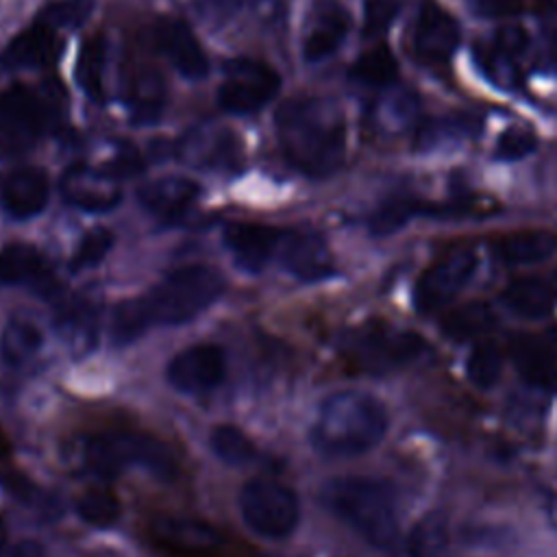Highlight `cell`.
<instances>
[{"label": "cell", "instance_id": "obj_42", "mask_svg": "<svg viewBox=\"0 0 557 557\" xmlns=\"http://www.w3.org/2000/svg\"><path fill=\"white\" fill-rule=\"evenodd\" d=\"M537 146V137L529 128H507L496 141V157L503 161H520L529 157Z\"/></svg>", "mask_w": 557, "mask_h": 557}, {"label": "cell", "instance_id": "obj_16", "mask_svg": "<svg viewBox=\"0 0 557 557\" xmlns=\"http://www.w3.org/2000/svg\"><path fill=\"white\" fill-rule=\"evenodd\" d=\"M0 285H28L54 300L61 296V287L46 257L35 246L22 242L0 248Z\"/></svg>", "mask_w": 557, "mask_h": 557}, {"label": "cell", "instance_id": "obj_19", "mask_svg": "<svg viewBox=\"0 0 557 557\" xmlns=\"http://www.w3.org/2000/svg\"><path fill=\"white\" fill-rule=\"evenodd\" d=\"M459 24L435 2H424L416 28H413V50L420 59L431 63H444L453 57L459 46Z\"/></svg>", "mask_w": 557, "mask_h": 557}, {"label": "cell", "instance_id": "obj_30", "mask_svg": "<svg viewBox=\"0 0 557 557\" xmlns=\"http://www.w3.org/2000/svg\"><path fill=\"white\" fill-rule=\"evenodd\" d=\"M557 250V235L548 231H522L496 244L498 257L509 265H531L548 259Z\"/></svg>", "mask_w": 557, "mask_h": 557}, {"label": "cell", "instance_id": "obj_38", "mask_svg": "<svg viewBox=\"0 0 557 557\" xmlns=\"http://www.w3.org/2000/svg\"><path fill=\"white\" fill-rule=\"evenodd\" d=\"M503 370V355L494 344H479L468 361H466V374L472 385L487 389L492 387Z\"/></svg>", "mask_w": 557, "mask_h": 557}, {"label": "cell", "instance_id": "obj_1", "mask_svg": "<svg viewBox=\"0 0 557 557\" xmlns=\"http://www.w3.org/2000/svg\"><path fill=\"white\" fill-rule=\"evenodd\" d=\"M224 276L211 265H183L165 274L148 294L124 300L111 318L117 346L139 339L152 326L185 324L209 309L224 292Z\"/></svg>", "mask_w": 557, "mask_h": 557}, {"label": "cell", "instance_id": "obj_10", "mask_svg": "<svg viewBox=\"0 0 557 557\" xmlns=\"http://www.w3.org/2000/svg\"><path fill=\"white\" fill-rule=\"evenodd\" d=\"M226 376V355L218 344H196L178 355L165 368L168 383L183 394H207L222 385Z\"/></svg>", "mask_w": 557, "mask_h": 557}, {"label": "cell", "instance_id": "obj_4", "mask_svg": "<svg viewBox=\"0 0 557 557\" xmlns=\"http://www.w3.org/2000/svg\"><path fill=\"white\" fill-rule=\"evenodd\" d=\"M322 503L366 542L392 548L398 540L394 492L370 476H335L322 487Z\"/></svg>", "mask_w": 557, "mask_h": 557}, {"label": "cell", "instance_id": "obj_17", "mask_svg": "<svg viewBox=\"0 0 557 557\" xmlns=\"http://www.w3.org/2000/svg\"><path fill=\"white\" fill-rule=\"evenodd\" d=\"M350 30V15L337 0H320L313 4L302 35V59L320 63L337 52Z\"/></svg>", "mask_w": 557, "mask_h": 557}, {"label": "cell", "instance_id": "obj_6", "mask_svg": "<svg viewBox=\"0 0 557 557\" xmlns=\"http://www.w3.org/2000/svg\"><path fill=\"white\" fill-rule=\"evenodd\" d=\"M239 511L246 524L268 540L287 537L300 520V503L294 490L265 476L250 479L242 487Z\"/></svg>", "mask_w": 557, "mask_h": 557}, {"label": "cell", "instance_id": "obj_34", "mask_svg": "<svg viewBox=\"0 0 557 557\" xmlns=\"http://www.w3.org/2000/svg\"><path fill=\"white\" fill-rule=\"evenodd\" d=\"M448 544V522L440 513L424 516L407 537L409 557H440Z\"/></svg>", "mask_w": 557, "mask_h": 557}, {"label": "cell", "instance_id": "obj_40", "mask_svg": "<svg viewBox=\"0 0 557 557\" xmlns=\"http://www.w3.org/2000/svg\"><path fill=\"white\" fill-rule=\"evenodd\" d=\"M94 11V0H57L48 4L41 13V24L52 30L59 28H78L87 22Z\"/></svg>", "mask_w": 557, "mask_h": 557}, {"label": "cell", "instance_id": "obj_23", "mask_svg": "<svg viewBox=\"0 0 557 557\" xmlns=\"http://www.w3.org/2000/svg\"><path fill=\"white\" fill-rule=\"evenodd\" d=\"M54 329L74 355L89 352L98 342V309L83 296L57 298Z\"/></svg>", "mask_w": 557, "mask_h": 557}, {"label": "cell", "instance_id": "obj_43", "mask_svg": "<svg viewBox=\"0 0 557 557\" xmlns=\"http://www.w3.org/2000/svg\"><path fill=\"white\" fill-rule=\"evenodd\" d=\"M398 13L396 0H366L363 7V37H381Z\"/></svg>", "mask_w": 557, "mask_h": 557}, {"label": "cell", "instance_id": "obj_27", "mask_svg": "<svg viewBox=\"0 0 557 557\" xmlns=\"http://www.w3.org/2000/svg\"><path fill=\"white\" fill-rule=\"evenodd\" d=\"M46 337L41 326L28 315H13L0 339V352L7 366L26 368L30 366L44 350Z\"/></svg>", "mask_w": 557, "mask_h": 557}, {"label": "cell", "instance_id": "obj_22", "mask_svg": "<svg viewBox=\"0 0 557 557\" xmlns=\"http://www.w3.org/2000/svg\"><path fill=\"white\" fill-rule=\"evenodd\" d=\"M48 176L37 168H15L0 183L4 211L15 220H30L48 205Z\"/></svg>", "mask_w": 557, "mask_h": 557}, {"label": "cell", "instance_id": "obj_37", "mask_svg": "<svg viewBox=\"0 0 557 557\" xmlns=\"http://www.w3.org/2000/svg\"><path fill=\"white\" fill-rule=\"evenodd\" d=\"M76 511L81 520H85L91 527L104 529L117 522L120 518V503L115 494L107 487H87L76 498Z\"/></svg>", "mask_w": 557, "mask_h": 557}, {"label": "cell", "instance_id": "obj_32", "mask_svg": "<svg viewBox=\"0 0 557 557\" xmlns=\"http://www.w3.org/2000/svg\"><path fill=\"white\" fill-rule=\"evenodd\" d=\"M398 76V63L392 50L383 44L366 50L350 67V78L368 87H387Z\"/></svg>", "mask_w": 557, "mask_h": 557}, {"label": "cell", "instance_id": "obj_12", "mask_svg": "<svg viewBox=\"0 0 557 557\" xmlns=\"http://www.w3.org/2000/svg\"><path fill=\"white\" fill-rule=\"evenodd\" d=\"M150 535L163 550L181 557L211 555L222 544L215 527L189 516H157L150 522Z\"/></svg>", "mask_w": 557, "mask_h": 557}, {"label": "cell", "instance_id": "obj_39", "mask_svg": "<svg viewBox=\"0 0 557 557\" xmlns=\"http://www.w3.org/2000/svg\"><path fill=\"white\" fill-rule=\"evenodd\" d=\"M111 246H113V233L109 228H104V226L89 228L81 237V242H78V246H76V250L70 259V270L72 272H83V270H89V268L98 265L107 257Z\"/></svg>", "mask_w": 557, "mask_h": 557}, {"label": "cell", "instance_id": "obj_13", "mask_svg": "<svg viewBox=\"0 0 557 557\" xmlns=\"http://www.w3.org/2000/svg\"><path fill=\"white\" fill-rule=\"evenodd\" d=\"M44 133L35 100L24 85H13L0 94V152L17 154L28 150Z\"/></svg>", "mask_w": 557, "mask_h": 557}, {"label": "cell", "instance_id": "obj_31", "mask_svg": "<svg viewBox=\"0 0 557 557\" xmlns=\"http://www.w3.org/2000/svg\"><path fill=\"white\" fill-rule=\"evenodd\" d=\"M104 65H107V41L102 35L89 37L76 59V83L85 96L94 102L104 98Z\"/></svg>", "mask_w": 557, "mask_h": 557}, {"label": "cell", "instance_id": "obj_15", "mask_svg": "<svg viewBox=\"0 0 557 557\" xmlns=\"http://www.w3.org/2000/svg\"><path fill=\"white\" fill-rule=\"evenodd\" d=\"M281 265L305 283L335 274V261L324 237L313 231H283L278 246Z\"/></svg>", "mask_w": 557, "mask_h": 557}, {"label": "cell", "instance_id": "obj_21", "mask_svg": "<svg viewBox=\"0 0 557 557\" xmlns=\"http://www.w3.org/2000/svg\"><path fill=\"white\" fill-rule=\"evenodd\" d=\"M509 352L518 374L529 385L557 392V342L537 335H516Z\"/></svg>", "mask_w": 557, "mask_h": 557}, {"label": "cell", "instance_id": "obj_35", "mask_svg": "<svg viewBox=\"0 0 557 557\" xmlns=\"http://www.w3.org/2000/svg\"><path fill=\"white\" fill-rule=\"evenodd\" d=\"M494 322H496V318L485 302H472V305H466V307L453 311L444 320L442 331L450 339L463 342V339H470V337H476V335L490 331L494 326Z\"/></svg>", "mask_w": 557, "mask_h": 557}, {"label": "cell", "instance_id": "obj_11", "mask_svg": "<svg viewBox=\"0 0 557 557\" xmlns=\"http://www.w3.org/2000/svg\"><path fill=\"white\" fill-rule=\"evenodd\" d=\"M183 163L209 172H235L242 161L237 137L222 126H196L176 146Z\"/></svg>", "mask_w": 557, "mask_h": 557}, {"label": "cell", "instance_id": "obj_24", "mask_svg": "<svg viewBox=\"0 0 557 557\" xmlns=\"http://www.w3.org/2000/svg\"><path fill=\"white\" fill-rule=\"evenodd\" d=\"M202 194L200 185L183 176H161L137 189L139 205L157 218L170 220L187 213L198 196Z\"/></svg>", "mask_w": 557, "mask_h": 557}, {"label": "cell", "instance_id": "obj_41", "mask_svg": "<svg viewBox=\"0 0 557 557\" xmlns=\"http://www.w3.org/2000/svg\"><path fill=\"white\" fill-rule=\"evenodd\" d=\"M476 63L490 81H496L500 87H513L518 83V67L511 54L503 52L494 44L476 50Z\"/></svg>", "mask_w": 557, "mask_h": 557}, {"label": "cell", "instance_id": "obj_5", "mask_svg": "<svg viewBox=\"0 0 557 557\" xmlns=\"http://www.w3.org/2000/svg\"><path fill=\"white\" fill-rule=\"evenodd\" d=\"M83 459L87 468L102 479H113L131 466H141L163 481L174 479L178 472L176 455L168 444L148 433L135 431H109L94 435L83 448Z\"/></svg>", "mask_w": 557, "mask_h": 557}, {"label": "cell", "instance_id": "obj_26", "mask_svg": "<svg viewBox=\"0 0 557 557\" xmlns=\"http://www.w3.org/2000/svg\"><path fill=\"white\" fill-rule=\"evenodd\" d=\"M196 11L215 28L237 20L274 24L283 15L278 0H196Z\"/></svg>", "mask_w": 557, "mask_h": 557}, {"label": "cell", "instance_id": "obj_33", "mask_svg": "<svg viewBox=\"0 0 557 557\" xmlns=\"http://www.w3.org/2000/svg\"><path fill=\"white\" fill-rule=\"evenodd\" d=\"M420 211H424V207L418 198L407 194L389 196L368 215V231L376 237L392 235Z\"/></svg>", "mask_w": 557, "mask_h": 557}, {"label": "cell", "instance_id": "obj_44", "mask_svg": "<svg viewBox=\"0 0 557 557\" xmlns=\"http://www.w3.org/2000/svg\"><path fill=\"white\" fill-rule=\"evenodd\" d=\"M100 170L107 172V174L113 176V178H124V176H135L137 172L144 170V165H141V157L137 154L135 146L122 144V146L113 152V157H111Z\"/></svg>", "mask_w": 557, "mask_h": 557}, {"label": "cell", "instance_id": "obj_46", "mask_svg": "<svg viewBox=\"0 0 557 557\" xmlns=\"http://www.w3.org/2000/svg\"><path fill=\"white\" fill-rule=\"evenodd\" d=\"M476 4L485 13H503V11H509L511 7H516L518 0H476Z\"/></svg>", "mask_w": 557, "mask_h": 557}, {"label": "cell", "instance_id": "obj_9", "mask_svg": "<svg viewBox=\"0 0 557 557\" xmlns=\"http://www.w3.org/2000/svg\"><path fill=\"white\" fill-rule=\"evenodd\" d=\"M476 270V252L472 248H455L440 257L418 278L413 289V307L420 313H433L453 302L468 285Z\"/></svg>", "mask_w": 557, "mask_h": 557}, {"label": "cell", "instance_id": "obj_49", "mask_svg": "<svg viewBox=\"0 0 557 557\" xmlns=\"http://www.w3.org/2000/svg\"><path fill=\"white\" fill-rule=\"evenodd\" d=\"M4 544H7V529H4V524L0 522V555H2V550H4Z\"/></svg>", "mask_w": 557, "mask_h": 557}, {"label": "cell", "instance_id": "obj_25", "mask_svg": "<svg viewBox=\"0 0 557 557\" xmlns=\"http://www.w3.org/2000/svg\"><path fill=\"white\" fill-rule=\"evenodd\" d=\"M61 52L57 30L46 24H35L9 41L2 52V63L11 70H39L50 65Z\"/></svg>", "mask_w": 557, "mask_h": 557}, {"label": "cell", "instance_id": "obj_48", "mask_svg": "<svg viewBox=\"0 0 557 557\" xmlns=\"http://www.w3.org/2000/svg\"><path fill=\"white\" fill-rule=\"evenodd\" d=\"M544 46H546V54H548L553 67L557 70V28L546 30V35H544Z\"/></svg>", "mask_w": 557, "mask_h": 557}, {"label": "cell", "instance_id": "obj_8", "mask_svg": "<svg viewBox=\"0 0 557 557\" xmlns=\"http://www.w3.org/2000/svg\"><path fill=\"white\" fill-rule=\"evenodd\" d=\"M348 348L366 370L381 372L416 361L426 350V344L411 331L370 324L350 337Z\"/></svg>", "mask_w": 557, "mask_h": 557}, {"label": "cell", "instance_id": "obj_3", "mask_svg": "<svg viewBox=\"0 0 557 557\" xmlns=\"http://www.w3.org/2000/svg\"><path fill=\"white\" fill-rule=\"evenodd\" d=\"M385 405L359 389L326 396L311 426V444L329 457H357L374 448L387 431Z\"/></svg>", "mask_w": 557, "mask_h": 557}, {"label": "cell", "instance_id": "obj_20", "mask_svg": "<svg viewBox=\"0 0 557 557\" xmlns=\"http://www.w3.org/2000/svg\"><path fill=\"white\" fill-rule=\"evenodd\" d=\"M154 41L168 61L189 81H200L209 72V59L194 30L176 17H165L154 28Z\"/></svg>", "mask_w": 557, "mask_h": 557}, {"label": "cell", "instance_id": "obj_45", "mask_svg": "<svg viewBox=\"0 0 557 557\" xmlns=\"http://www.w3.org/2000/svg\"><path fill=\"white\" fill-rule=\"evenodd\" d=\"M492 44L496 48H500L503 52H507L511 57H518L527 48V35L520 28H505L496 35V39Z\"/></svg>", "mask_w": 557, "mask_h": 557}, {"label": "cell", "instance_id": "obj_2", "mask_svg": "<svg viewBox=\"0 0 557 557\" xmlns=\"http://www.w3.org/2000/svg\"><path fill=\"white\" fill-rule=\"evenodd\" d=\"M274 124L281 152L298 172L324 178L344 163L346 122L333 100L292 98L278 107Z\"/></svg>", "mask_w": 557, "mask_h": 557}, {"label": "cell", "instance_id": "obj_14", "mask_svg": "<svg viewBox=\"0 0 557 557\" xmlns=\"http://www.w3.org/2000/svg\"><path fill=\"white\" fill-rule=\"evenodd\" d=\"M59 187L65 202L89 213L111 211L113 207L120 205V198H122V187L117 178L87 163L70 165L61 174Z\"/></svg>", "mask_w": 557, "mask_h": 557}, {"label": "cell", "instance_id": "obj_18", "mask_svg": "<svg viewBox=\"0 0 557 557\" xmlns=\"http://www.w3.org/2000/svg\"><path fill=\"white\" fill-rule=\"evenodd\" d=\"M283 231L259 222H231L224 226V244L244 272H261L278 252Z\"/></svg>", "mask_w": 557, "mask_h": 557}, {"label": "cell", "instance_id": "obj_7", "mask_svg": "<svg viewBox=\"0 0 557 557\" xmlns=\"http://www.w3.org/2000/svg\"><path fill=\"white\" fill-rule=\"evenodd\" d=\"M281 89L274 67L257 59H231L218 87V102L226 113L248 115L263 109Z\"/></svg>", "mask_w": 557, "mask_h": 557}, {"label": "cell", "instance_id": "obj_47", "mask_svg": "<svg viewBox=\"0 0 557 557\" xmlns=\"http://www.w3.org/2000/svg\"><path fill=\"white\" fill-rule=\"evenodd\" d=\"M11 557H44V550H41V546L35 544V542H22V544H17V546L13 548Z\"/></svg>", "mask_w": 557, "mask_h": 557}, {"label": "cell", "instance_id": "obj_28", "mask_svg": "<svg viewBox=\"0 0 557 557\" xmlns=\"http://www.w3.org/2000/svg\"><path fill=\"white\" fill-rule=\"evenodd\" d=\"M126 104L135 124L157 122L165 107V85L159 72L148 67L133 74L126 91Z\"/></svg>", "mask_w": 557, "mask_h": 557}, {"label": "cell", "instance_id": "obj_29", "mask_svg": "<svg viewBox=\"0 0 557 557\" xmlns=\"http://www.w3.org/2000/svg\"><path fill=\"white\" fill-rule=\"evenodd\" d=\"M503 300L516 315L537 320L553 311L555 292L548 283L533 276H524V278L511 281L505 287Z\"/></svg>", "mask_w": 557, "mask_h": 557}, {"label": "cell", "instance_id": "obj_36", "mask_svg": "<svg viewBox=\"0 0 557 557\" xmlns=\"http://www.w3.org/2000/svg\"><path fill=\"white\" fill-rule=\"evenodd\" d=\"M211 450L218 459H222L228 466H244L255 459L257 450L255 444L246 437L244 431H239L233 424H218L211 429L209 435Z\"/></svg>", "mask_w": 557, "mask_h": 557}]
</instances>
